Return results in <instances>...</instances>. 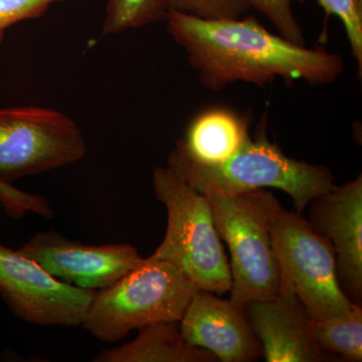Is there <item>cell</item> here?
Here are the masks:
<instances>
[{"instance_id": "277c9868", "label": "cell", "mask_w": 362, "mask_h": 362, "mask_svg": "<svg viewBox=\"0 0 362 362\" xmlns=\"http://www.w3.org/2000/svg\"><path fill=\"white\" fill-rule=\"evenodd\" d=\"M152 182L168 211L165 235L152 257L180 269L197 290L218 296L230 292V264L206 195L168 166L156 168Z\"/></svg>"}, {"instance_id": "8992f818", "label": "cell", "mask_w": 362, "mask_h": 362, "mask_svg": "<svg viewBox=\"0 0 362 362\" xmlns=\"http://www.w3.org/2000/svg\"><path fill=\"white\" fill-rule=\"evenodd\" d=\"M204 195L218 235L230 249V301L246 308L252 301L277 296L280 274L272 244L271 221L280 202L265 188Z\"/></svg>"}, {"instance_id": "5bb4252c", "label": "cell", "mask_w": 362, "mask_h": 362, "mask_svg": "<svg viewBox=\"0 0 362 362\" xmlns=\"http://www.w3.org/2000/svg\"><path fill=\"white\" fill-rule=\"evenodd\" d=\"M211 352L194 346L181 334L180 322L150 324L132 341L103 350L95 362H216Z\"/></svg>"}, {"instance_id": "6da1fadb", "label": "cell", "mask_w": 362, "mask_h": 362, "mask_svg": "<svg viewBox=\"0 0 362 362\" xmlns=\"http://www.w3.org/2000/svg\"><path fill=\"white\" fill-rule=\"evenodd\" d=\"M165 21L202 85L213 92L235 82L264 88L278 78L324 86L334 83L344 71L339 54L294 44L269 32L252 16L202 20L168 11Z\"/></svg>"}, {"instance_id": "e0dca14e", "label": "cell", "mask_w": 362, "mask_h": 362, "mask_svg": "<svg viewBox=\"0 0 362 362\" xmlns=\"http://www.w3.org/2000/svg\"><path fill=\"white\" fill-rule=\"evenodd\" d=\"M303 2L304 0H295ZM326 18L337 16L341 21L346 32L352 54L356 58L359 69V77L362 75V6L357 0H318Z\"/></svg>"}, {"instance_id": "30bf717a", "label": "cell", "mask_w": 362, "mask_h": 362, "mask_svg": "<svg viewBox=\"0 0 362 362\" xmlns=\"http://www.w3.org/2000/svg\"><path fill=\"white\" fill-rule=\"evenodd\" d=\"M308 206L309 223L334 249L343 292L361 304L362 175L314 197Z\"/></svg>"}, {"instance_id": "d6986e66", "label": "cell", "mask_w": 362, "mask_h": 362, "mask_svg": "<svg viewBox=\"0 0 362 362\" xmlns=\"http://www.w3.org/2000/svg\"><path fill=\"white\" fill-rule=\"evenodd\" d=\"M250 7L264 14L281 37L299 45H305L303 28L293 13L291 0H247Z\"/></svg>"}, {"instance_id": "ba28073f", "label": "cell", "mask_w": 362, "mask_h": 362, "mask_svg": "<svg viewBox=\"0 0 362 362\" xmlns=\"http://www.w3.org/2000/svg\"><path fill=\"white\" fill-rule=\"evenodd\" d=\"M94 294L59 280L20 251L0 244V296L25 322L82 326Z\"/></svg>"}, {"instance_id": "4fadbf2b", "label": "cell", "mask_w": 362, "mask_h": 362, "mask_svg": "<svg viewBox=\"0 0 362 362\" xmlns=\"http://www.w3.org/2000/svg\"><path fill=\"white\" fill-rule=\"evenodd\" d=\"M251 138L247 118L226 107H213L194 117L175 149L199 163L220 164Z\"/></svg>"}, {"instance_id": "44dd1931", "label": "cell", "mask_w": 362, "mask_h": 362, "mask_svg": "<svg viewBox=\"0 0 362 362\" xmlns=\"http://www.w3.org/2000/svg\"><path fill=\"white\" fill-rule=\"evenodd\" d=\"M357 2L362 6V0H357Z\"/></svg>"}, {"instance_id": "7a4b0ae2", "label": "cell", "mask_w": 362, "mask_h": 362, "mask_svg": "<svg viewBox=\"0 0 362 362\" xmlns=\"http://www.w3.org/2000/svg\"><path fill=\"white\" fill-rule=\"evenodd\" d=\"M86 154L84 134L66 114L37 106L0 108V206L13 218L28 213L52 218L45 197L23 192L13 181L65 168Z\"/></svg>"}, {"instance_id": "9a60e30c", "label": "cell", "mask_w": 362, "mask_h": 362, "mask_svg": "<svg viewBox=\"0 0 362 362\" xmlns=\"http://www.w3.org/2000/svg\"><path fill=\"white\" fill-rule=\"evenodd\" d=\"M314 341L326 352H332L345 361H362V308L354 303L339 315L311 320Z\"/></svg>"}, {"instance_id": "8fae6325", "label": "cell", "mask_w": 362, "mask_h": 362, "mask_svg": "<svg viewBox=\"0 0 362 362\" xmlns=\"http://www.w3.org/2000/svg\"><path fill=\"white\" fill-rule=\"evenodd\" d=\"M187 342L211 352L223 362H250L264 357L246 309L199 290L180 321Z\"/></svg>"}, {"instance_id": "5b68a950", "label": "cell", "mask_w": 362, "mask_h": 362, "mask_svg": "<svg viewBox=\"0 0 362 362\" xmlns=\"http://www.w3.org/2000/svg\"><path fill=\"white\" fill-rule=\"evenodd\" d=\"M197 291L180 269L151 256L95 291L82 326L100 341L118 342L150 324L180 322Z\"/></svg>"}, {"instance_id": "52a82bcc", "label": "cell", "mask_w": 362, "mask_h": 362, "mask_svg": "<svg viewBox=\"0 0 362 362\" xmlns=\"http://www.w3.org/2000/svg\"><path fill=\"white\" fill-rule=\"evenodd\" d=\"M271 237L280 274V289L301 300L311 319L339 315L354 302L338 280L337 258L327 238L302 214L279 206L271 221Z\"/></svg>"}, {"instance_id": "ac0fdd59", "label": "cell", "mask_w": 362, "mask_h": 362, "mask_svg": "<svg viewBox=\"0 0 362 362\" xmlns=\"http://www.w3.org/2000/svg\"><path fill=\"white\" fill-rule=\"evenodd\" d=\"M169 11L202 20H233L245 16L251 7L247 0H166Z\"/></svg>"}, {"instance_id": "2e32d148", "label": "cell", "mask_w": 362, "mask_h": 362, "mask_svg": "<svg viewBox=\"0 0 362 362\" xmlns=\"http://www.w3.org/2000/svg\"><path fill=\"white\" fill-rule=\"evenodd\" d=\"M166 0H108L102 35H118L165 21Z\"/></svg>"}, {"instance_id": "3957f363", "label": "cell", "mask_w": 362, "mask_h": 362, "mask_svg": "<svg viewBox=\"0 0 362 362\" xmlns=\"http://www.w3.org/2000/svg\"><path fill=\"white\" fill-rule=\"evenodd\" d=\"M266 118L255 138L232 158L220 164H202L173 149L168 166L202 194H233L273 187L283 190L302 214L309 202L335 187L334 175L324 165L290 158L267 136Z\"/></svg>"}, {"instance_id": "ffe728a7", "label": "cell", "mask_w": 362, "mask_h": 362, "mask_svg": "<svg viewBox=\"0 0 362 362\" xmlns=\"http://www.w3.org/2000/svg\"><path fill=\"white\" fill-rule=\"evenodd\" d=\"M63 1L66 0H0V45L11 26L39 18L52 4Z\"/></svg>"}, {"instance_id": "9c48e42d", "label": "cell", "mask_w": 362, "mask_h": 362, "mask_svg": "<svg viewBox=\"0 0 362 362\" xmlns=\"http://www.w3.org/2000/svg\"><path fill=\"white\" fill-rule=\"evenodd\" d=\"M18 251L59 280L94 291L113 284L145 259L132 245L93 246L54 230L35 233Z\"/></svg>"}, {"instance_id": "7c38bea8", "label": "cell", "mask_w": 362, "mask_h": 362, "mask_svg": "<svg viewBox=\"0 0 362 362\" xmlns=\"http://www.w3.org/2000/svg\"><path fill=\"white\" fill-rule=\"evenodd\" d=\"M252 330L268 362L330 361L311 335V317L295 293L279 290L277 296L246 306Z\"/></svg>"}]
</instances>
